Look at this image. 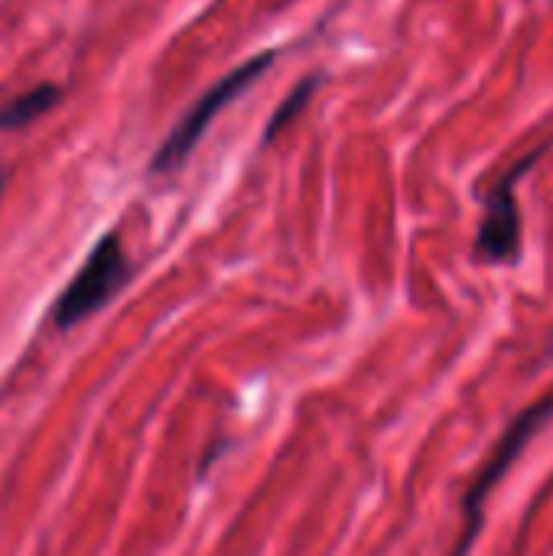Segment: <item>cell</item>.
<instances>
[{
	"label": "cell",
	"instance_id": "6da1fadb",
	"mask_svg": "<svg viewBox=\"0 0 553 556\" xmlns=\"http://www.w3.org/2000/svg\"><path fill=\"white\" fill-rule=\"evenodd\" d=\"M274 59H277L274 52L254 55V59H248L244 65H238L235 72H228L222 81H215V85L192 104V111L169 130V137L160 143V150H156L150 169H153V173H173V169H179V166L186 163V156L196 150V143L202 140L205 127L222 114V108H225L228 101H235L241 91H248V88L274 65Z\"/></svg>",
	"mask_w": 553,
	"mask_h": 556
},
{
	"label": "cell",
	"instance_id": "7a4b0ae2",
	"mask_svg": "<svg viewBox=\"0 0 553 556\" xmlns=\"http://www.w3.org/2000/svg\"><path fill=\"white\" fill-rule=\"evenodd\" d=\"M130 277V264L124 257V248L117 241V235H104L88 261L81 264V270L72 277V283L62 290L55 309H52V319L59 329H72L78 326L81 319H88L91 313H98Z\"/></svg>",
	"mask_w": 553,
	"mask_h": 556
},
{
	"label": "cell",
	"instance_id": "3957f363",
	"mask_svg": "<svg viewBox=\"0 0 553 556\" xmlns=\"http://www.w3.org/2000/svg\"><path fill=\"white\" fill-rule=\"evenodd\" d=\"M553 414V397L548 401H541V404H535V407H528L512 427H508V433H505V440L499 443V450L492 453V459H489V466L479 472V479L473 482V489H469V495H466V502H463V508H466V538H463V544L456 547V556H463L469 551V544L476 541V534H479V521H482V498L495 489V482L502 479V472L512 466V459L525 450V443H528V437L548 420Z\"/></svg>",
	"mask_w": 553,
	"mask_h": 556
},
{
	"label": "cell",
	"instance_id": "277c9868",
	"mask_svg": "<svg viewBox=\"0 0 553 556\" xmlns=\"http://www.w3.org/2000/svg\"><path fill=\"white\" fill-rule=\"evenodd\" d=\"M541 156L531 153L525 156L508 176H502V182L489 192V202H486V218H482V228H479V254L486 261H508L515 257L518 251V238H521V222H518V202H515V186L518 179L525 176L528 166H535Z\"/></svg>",
	"mask_w": 553,
	"mask_h": 556
},
{
	"label": "cell",
	"instance_id": "5b68a950",
	"mask_svg": "<svg viewBox=\"0 0 553 556\" xmlns=\"http://www.w3.org/2000/svg\"><path fill=\"white\" fill-rule=\"evenodd\" d=\"M59 101V88L55 85H39L33 91H23L10 101L0 104V130H16L26 127L29 121L42 117L49 108H55Z\"/></svg>",
	"mask_w": 553,
	"mask_h": 556
},
{
	"label": "cell",
	"instance_id": "8992f818",
	"mask_svg": "<svg viewBox=\"0 0 553 556\" xmlns=\"http://www.w3.org/2000/svg\"><path fill=\"white\" fill-rule=\"evenodd\" d=\"M313 88H316V78H303L297 88H293V94L280 104V111L271 117V127H267V134H264V140H274L284 127H287V121H293L300 111H303V104H306V98L313 94Z\"/></svg>",
	"mask_w": 553,
	"mask_h": 556
},
{
	"label": "cell",
	"instance_id": "52a82bcc",
	"mask_svg": "<svg viewBox=\"0 0 553 556\" xmlns=\"http://www.w3.org/2000/svg\"><path fill=\"white\" fill-rule=\"evenodd\" d=\"M0 192H3V173H0Z\"/></svg>",
	"mask_w": 553,
	"mask_h": 556
}]
</instances>
